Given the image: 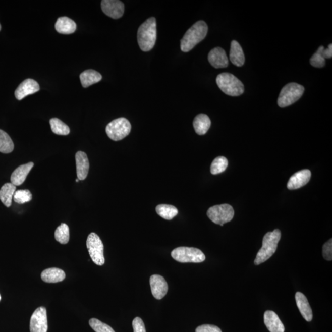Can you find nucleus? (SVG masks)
Returning a JSON list of instances; mask_svg holds the SVG:
<instances>
[{
    "label": "nucleus",
    "mask_w": 332,
    "mask_h": 332,
    "mask_svg": "<svg viewBox=\"0 0 332 332\" xmlns=\"http://www.w3.org/2000/svg\"><path fill=\"white\" fill-rule=\"evenodd\" d=\"M311 177V171L308 170L297 172L290 178L288 183V189L296 190L302 188L310 181Z\"/></svg>",
    "instance_id": "15"
},
{
    "label": "nucleus",
    "mask_w": 332,
    "mask_h": 332,
    "mask_svg": "<svg viewBox=\"0 0 332 332\" xmlns=\"http://www.w3.org/2000/svg\"><path fill=\"white\" fill-rule=\"evenodd\" d=\"M13 199L16 203L23 204L32 200V195L29 190H19L14 194Z\"/></svg>",
    "instance_id": "31"
},
{
    "label": "nucleus",
    "mask_w": 332,
    "mask_h": 332,
    "mask_svg": "<svg viewBox=\"0 0 332 332\" xmlns=\"http://www.w3.org/2000/svg\"><path fill=\"white\" fill-rule=\"evenodd\" d=\"M50 125L52 131L56 134L60 135V136H67L70 133V131L69 126L57 118L50 119Z\"/></svg>",
    "instance_id": "28"
},
{
    "label": "nucleus",
    "mask_w": 332,
    "mask_h": 332,
    "mask_svg": "<svg viewBox=\"0 0 332 332\" xmlns=\"http://www.w3.org/2000/svg\"><path fill=\"white\" fill-rule=\"evenodd\" d=\"M196 332H222L217 326L204 324L199 326L196 329Z\"/></svg>",
    "instance_id": "36"
},
{
    "label": "nucleus",
    "mask_w": 332,
    "mask_h": 332,
    "mask_svg": "<svg viewBox=\"0 0 332 332\" xmlns=\"http://www.w3.org/2000/svg\"><path fill=\"white\" fill-rule=\"evenodd\" d=\"M211 122L209 117L205 114L197 115L193 121V127L198 135L202 136L207 133L210 127Z\"/></svg>",
    "instance_id": "23"
},
{
    "label": "nucleus",
    "mask_w": 332,
    "mask_h": 332,
    "mask_svg": "<svg viewBox=\"0 0 332 332\" xmlns=\"http://www.w3.org/2000/svg\"><path fill=\"white\" fill-rule=\"evenodd\" d=\"M79 181H80V180H79L78 179H76V182H78Z\"/></svg>",
    "instance_id": "38"
},
{
    "label": "nucleus",
    "mask_w": 332,
    "mask_h": 332,
    "mask_svg": "<svg viewBox=\"0 0 332 332\" xmlns=\"http://www.w3.org/2000/svg\"><path fill=\"white\" fill-rule=\"evenodd\" d=\"M80 78L81 83L84 88L99 82L102 79V75L94 70H86L80 75Z\"/></svg>",
    "instance_id": "24"
},
{
    "label": "nucleus",
    "mask_w": 332,
    "mask_h": 332,
    "mask_svg": "<svg viewBox=\"0 0 332 332\" xmlns=\"http://www.w3.org/2000/svg\"><path fill=\"white\" fill-rule=\"evenodd\" d=\"M322 54L324 59H331L332 57V44H329L327 49H323Z\"/></svg>",
    "instance_id": "37"
},
{
    "label": "nucleus",
    "mask_w": 332,
    "mask_h": 332,
    "mask_svg": "<svg viewBox=\"0 0 332 332\" xmlns=\"http://www.w3.org/2000/svg\"><path fill=\"white\" fill-rule=\"evenodd\" d=\"M39 84L32 79H27L21 83L16 89L15 91V97L18 100L23 99L28 95L35 94L39 91Z\"/></svg>",
    "instance_id": "14"
},
{
    "label": "nucleus",
    "mask_w": 332,
    "mask_h": 332,
    "mask_svg": "<svg viewBox=\"0 0 332 332\" xmlns=\"http://www.w3.org/2000/svg\"><path fill=\"white\" fill-rule=\"evenodd\" d=\"M209 63L215 69L226 68L229 66V59L224 49L216 47L211 50L208 55Z\"/></svg>",
    "instance_id": "13"
},
{
    "label": "nucleus",
    "mask_w": 332,
    "mask_h": 332,
    "mask_svg": "<svg viewBox=\"0 0 332 332\" xmlns=\"http://www.w3.org/2000/svg\"><path fill=\"white\" fill-rule=\"evenodd\" d=\"M157 38L156 21L152 17L140 25L137 32V40L140 49L150 51L155 45Z\"/></svg>",
    "instance_id": "1"
},
{
    "label": "nucleus",
    "mask_w": 332,
    "mask_h": 332,
    "mask_svg": "<svg viewBox=\"0 0 332 332\" xmlns=\"http://www.w3.org/2000/svg\"><path fill=\"white\" fill-rule=\"evenodd\" d=\"M171 256L181 263H201L205 260L204 253L194 247H177L171 252Z\"/></svg>",
    "instance_id": "6"
},
{
    "label": "nucleus",
    "mask_w": 332,
    "mask_h": 332,
    "mask_svg": "<svg viewBox=\"0 0 332 332\" xmlns=\"http://www.w3.org/2000/svg\"><path fill=\"white\" fill-rule=\"evenodd\" d=\"M41 277L45 283H56L64 281L66 278V273L61 269L51 268L44 270Z\"/></svg>",
    "instance_id": "22"
},
{
    "label": "nucleus",
    "mask_w": 332,
    "mask_h": 332,
    "mask_svg": "<svg viewBox=\"0 0 332 332\" xmlns=\"http://www.w3.org/2000/svg\"><path fill=\"white\" fill-rule=\"evenodd\" d=\"M156 211L161 217L165 220H171L178 214V210L173 205L159 204L156 208Z\"/></svg>",
    "instance_id": "26"
},
{
    "label": "nucleus",
    "mask_w": 332,
    "mask_h": 332,
    "mask_svg": "<svg viewBox=\"0 0 332 332\" xmlns=\"http://www.w3.org/2000/svg\"><path fill=\"white\" fill-rule=\"evenodd\" d=\"M305 88L299 84L291 83L287 84L281 90L278 97V103L281 108L292 105L302 97Z\"/></svg>",
    "instance_id": "5"
},
{
    "label": "nucleus",
    "mask_w": 332,
    "mask_h": 332,
    "mask_svg": "<svg viewBox=\"0 0 332 332\" xmlns=\"http://www.w3.org/2000/svg\"><path fill=\"white\" fill-rule=\"evenodd\" d=\"M33 165H34V164L32 162L20 165L13 172L12 175L11 176V184L15 185L16 187L23 184L27 178L28 174L32 170Z\"/></svg>",
    "instance_id": "19"
},
{
    "label": "nucleus",
    "mask_w": 332,
    "mask_h": 332,
    "mask_svg": "<svg viewBox=\"0 0 332 332\" xmlns=\"http://www.w3.org/2000/svg\"><path fill=\"white\" fill-rule=\"evenodd\" d=\"M75 159L78 179L84 181L88 176L89 170L88 156L83 151H78L76 153Z\"/></svg>",
    "instance_id": "16"
},
{
    "label": "nucleus",
    "mask_w": 332,
    "mask_h": 332,
    "mask_svg": "<svg viewBox=\"0 0 332 332\" xmlns=\"http://www.w3.org/2000/svg\"><path fill=\"white\" fill-rule=\"evenodd\" d=\"M208 27L204 21L196 22L187 31L181 41V49L188 52L203 40L207 34Z\"/></svg>",
    "instance_id": "2"
},
{
    "label": "nucleus",
    "mask_w": 332,
    "mask_h": 332,
    "mask_svg": "<svg viewBox=\"0 0 332 332\" xmlns=\"http://www.w3.org/2000/svg\"><path fill=\"white\" fill-rule=\"evenodd\" d=\"M101 7L106 16L114 19L122 18L125 12V5L118 0H103Z\"/></svg>",
    "instance_id": "11"
},
{
    "label": "nucleus",
    "mask_w": 332,
    "mask_h": 332,
    "mask_svg": "<svg viewBox=\"0 0 332 332\" xmlns=\"http://www.w3.org/2000/svg\"><path fill=\"white\" fill-rule=\"evenodd\" d=\"M229 162L226 157L218 156L213 160L210 167V173L213 175L224 173L226 170Z\"/></svg>",
    "instance_id": "30"
},
{
    "label": "nucleus",
    "mask_w": 332,
    "mask_h": 332,
    "mask_svg": "<svg viewBox=\"0 0 332 332\" xmlns=\"http://www.w3.org/2000/svg\"><path fill=\"white\" fill-rule=\"evenodd\" d=\"M56 240L62 244H66L70 240V230L68 225L62 224L55 232Z\"/></svg>",
    "instance_id": "29"
},
{
    "label": "nucleus",
    "mask_w": 332,
    "mask_h": 332,
    "mask_svg": "<svg viewBox=\"0 0 332 332\" xmlns=\"http://www.w3.org/2000/svg\"><path fill=\"white\" fill-rule=\"evenodd\" d=\"M48 329L46 309L41 306L36 309L30 319V332H47Z\"/></svg>",
    "instance_id": "10"
},
{
    "label": "nucleus",
    "mask_w": 332,
    "mask_h": 332,
    "mask_svg": "<svg viewBox=\"0 0 332 332\" xmlns=\"http://www.w3.org/2000/svg\"><path fill=\"white\" fill-rule=\"evenodd\" d=\"M264 322L270 332H284L285 331L283 322L274 311H266L264 313Z\"/></svg>",
    "instance_id": "17"
},
{
    "label": "nucleus",
    "mask_w": 332,
    "mask_h": 332,
    "mask_svg": "<svg viewBox=\"0 0 332 332\" xmlns=\"http://www.w3.org/2000/svg\"><path fill=\"white\" fill-rule=\"evenodd\" d=\"M15 146L9 135L0 129V152L3 153H10Z\"/></svg>",
    "instance_id": "27"
},
{
    "label": "nucleus",
    "mask_w": 332,
    "mask_h": 332,
    "mask_svg": "<svg viewBox=\"0 0 332 332\" xmlns=\"http://www.w3.org/2000/svg\"><path fill=\"white\" fill-rule=\"evenodd\" d=\"M16 187L11 183L5 184L0 190V200L5 206L10 207L12 204L14 194L16 192Z\"/></svg>",
    "instance_id": "25"
},
{
    "label": "nucleus",
    "mask_w": 332,
    "mask_h": 332,
    "mask_svg": "<svg viewBox=\"0 0 332 332\" xmlns=\"http://www.w3.org/2000/svg\"><path fill=\"white\" fill-rule=\"evenodd\" d=\"M297 305L304 319L307 322H311L313 319V311L308 302L307 298L300 292L295 294Z\"/></svg>",
    "instance_id": "18"
},
{
    "label": "nucleus",
    "mask_w": 332,
    "mask_h": 332,
    "mask_svg": "<svg viewBox=\"0 0 332 332\" xmlns=\"http://www.w3.org/2000/svg\"><path fill=\"white\" fill-rule=\"evenodd\" d=\"M134 332H146L144 323L140 317H136L132 322Z\"/></svg>",
    "instance_id": "35"
},
{
    "label": "nucleus",
    "mask_w": 332,
    "mask_h": 332,
    "mask_svg": "<svg viewBox=\"0 0 332 332\" xmlns=\"http://www.w3.org/2000/svg\"><path fill=\"white\" fill-rule=\"evenodd\" d=\"M281 238V231L278 229H275L272 232L267 233L264 235L262 247L257 253L254 261L255 265H259V264L265 262L274 255L276 251L278 244Z\"/></svg>",
    "instance_id": "3"
},
{
    "label": "nucleus",
    "mask_w": 332,
    "mask_h": 332,
    "mask_svg": "<svg viewBox=\"0 0 332 332\" xmlns=\"http://www.w3.org/2000/svg\"><path fill=\"white\" fill-rule=\"evenodd\" d=\"M230 59L233 64L242 67L245 63V56L241 45L238 41L233 40L231 43Z\"/></svg>",
    "instance_id": "21"
},
{
    "label": "nucleus",
    "mask_w": 332,
    "mask_h": 332,
    "mask_svg": "<svg viewBox=\"0 0 332 332\" xmlns=\"http://www.w3.org/2000/svg\"><path fill=\"white\" fill-rule=\"evenodd\" d=\"M323 257L326 260L331 261L332 260V240L330 239L327 243L323 246L322 250Z\"/></svg>",
    "instance_id": "34"
},
{
    "label": "nucleus",
    "mask_w": 332,
    "mask_h": 332,
    "mask_svg": "<svg viewBox=\"0 0 332 332\" xmlns=\"http://www.w3.org/2000/svg\"><path fill=\"white\" fill-rule=\"evenodd\" d=\"M131 130L130 122L125 118L112 121L106 127V133L114 141H119L128 136Z\"/></svg>",
    "instance_id": "7"
},
{
    "label": "nucleus",
    "mask_w": 332,
    "mask_h": 332,
    "mask_svg": "<svg viewBox=\"0 0 332 332\" xmlns=\"http://www.w3.org/2000/svg\"><path fill=\"white\" fill-rule=\"evenodd\" d=\"M55 29L58 33H61V34H72L77 30V24L72 19L67 18V17H61L56 22Z\"/></svg>",
    "instance_id": "20"
},
{
    "label": "nucleus",
    "mask_w": 332,
    "mask_h": 332,
    "mask_svg": "<svg viewBox=\"0 0 332 332\" xmlns=\"http://www.w3.org/2000/svg\"><path fill=\"white\" fill-rule=\"evenodd\" d=\"M1 295H0V300H1Z\"/></svg>",
    "instance_id": "40"
},
{
    "label": "nucleus",
    "mask_w": 332,
    "mask_h": 332,
    "mask_svg": "<svg viewBox=\"0 0 332 332\" xmlns=\"http://www.w3.org/2000/svg\"><path fill=\"white\" fill-rule=\"evenodd\" d=\"M324 47L320 46L316 53L312 56L310 59V64L312 66L316 67V68H322L325 65V59L323 57L322 54Z\"/></svg>",
    "instance_id": "32"
},
{
    "label": "nucleus",
    "mask_w": 332,
    "mask_h": 332,
    "mask_svg": "<svg viewBox=\"0 0 332 332\" xmlns=\"http://www.w3.org/2000/svg\"><path fill=\"white\" fill-rule=\"evenodd\" d=\"M86 246L93 262L98 266L103 265L105 263L103 244L99 236L94 233H91L87 239Z\"/></svg>",
    "instance_id": "9"
},
{
    "label": "nucleus",
    "mask_w": 332,
    "mask_h": 332,
    "mask_svg": "<svg viewBox=\"0 0 332 332\" xmlns=\"http://www.w3.org/2000/svg\"><path fill=\"white\" fill-rule=\"evenodd\" d=\"M207 215L213 223L224 226L225 224L232 220L235 211L229 204L216 205L209 208Z\"/></svg>",
    "instance_id": "8"
},
{
    "label": "nucleus",
    "mask_w": 332,
    "mask_h": 332,
    "mask_svg": "<svg viewBox=\"0 0 332 332\" xmlns=\"http://www.w3.org/2000/svg\"><path fill=\"white\" fill-rule=\"evenodd\" d=\"M1 29H2V26H1V24H0V30H1Z\"/></svg>",
    "instance_id": "39"
},
{
    "label": "nucleus",
    "mask_w": 332,
    "mask_h": 332,
    "mask_svg": "<svg viewBox=\"0 0 332 332\" xmlns=\"http://www.w3.org/2000/svg\"><path fill=\"white\" fill-rule=\"evenodd\" d=\"M89 325L95 332H115L110 326L95 318L89 320Z\"/></svg>",
    "instance_id": "33"
},
{
    "label": "nucleus",
    "mask_w": 332,
    "mask_h": 332,
    "mask_svg": "<svg viewBox=\"0 0 332 332\" xmlns=\"http://www.w3.org/2000/svg\"><path fill=\"white\" fill-rule=\"evenodd\" d=\"M150 284L152 294L156 299H162L168 293V283L161 275L157 274L151 275L150 279Z\"/></svg>",
    "instance_id": "12"
},
{
    "label": "nucleus",
    "mask_w": 332,
    "mask_h": 332,
    "mask_svg": "<svg viewBox=\"0 0 332 332\" xmlns=\"http://www.w3.org/2000/svg\"><path fill=\"white\" fill-rule=\"evenodd\" d=\"M216 82L222 91L230 96H240L244 92L243 83L229 73H223L218 75L216 77Z\"/></svg>",
    "instance_id": "4"
}]
</instances>
